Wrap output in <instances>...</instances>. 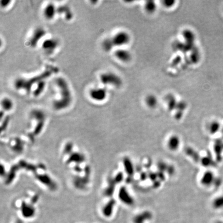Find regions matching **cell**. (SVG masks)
<instances>
[{"instance_id": "9a60e30c", "label": "cell", "mask_w": 223, "mask_h": 223, "mask_svg": "<svg viewBox=\"0 0 223 223\" xmlns=\"http://www.w3.org/2000/svg\"><path fill=\"white\" fill-rule=\"evenodd\" d=\"M115 206V201L114 200L110 201L103 209V213L106 217H111L112 214L113 209Z\"/></svg>"}, {"instance_id": "cb8c5ba5", "label": "cell", "mask_w": 223, "mask_h": 223, "mask_svg": "<svg viewBox=\"0 0 223 223\" xmlns=\"http://www.w3.org/2000/svg\"><path fill=\"white\" fill-rule=\"evenodd\" d=\"M220 129V123L217 121H212L209 126V130L211 134H215Z\"/></svg>"}, {"instance_id": "52a82bcc", "label": "cell", "mask_w": 223, "mask_h": 223, "mask_svg": "<svg viewBox=\"0 0 223 223\" xmlns=\"http://www.w3.org/2000/svg\"><path fill=\"white\" fill-rule=\"evenodd\" d=\"M59 45V42L56 39L49 38L45 39L42 44V49L47 54H52L56 50Z\"/></svg>"}, {"instance_id": "277c9868", "label": "cell", "mask_w": 223, "mask_h": 223, "mask_svg": "<svg viewBox=\"0 0 223 223\" xmlns=\"http://www.w3.org/2000/svg\"><path fill=\"white\" fill-rule=\"evenodd\" d=\"M115 47H122L129 43L131 37L129 34L126 31H120L112 37Z\"/></svg>"}, {"instance_id": "603a6c76", "label": "cell", "mask_w": 223, "mask_h": 223, "mask_svg": "<svg viewBox=\"0 0 223 223\" xmlns=\"http://www.w3.org/2000/svg\"><path fill=\"white\" fill-rule=\"evenodd\" d=\"M212 206L215 209H221L223 208V195L214 199L212 203Z\"/></svg>"}, {"instance_id": "44dd1931", "label": "cell", "mask_w": 223, "mask_h": 223, "mask_svg": "<svg viewBox=\"0 0 223 223\" xmlns=\"http://www.w3.org/2000/svg\"><path fill=\"white\" fill-rule=\"evenodd\" d=\"M1 106L5 111H9L13 107V101L9 98H4L1 101Z\"/></svg>"}, {"instance_id": "7c38bea8", "label": "cell", "mask_w": 223, "mask_h": 223, "mask_svg": "<svg viewBox=\"0 0 223 223\" xmlns=\"http://www.w3.org/2000/svg\"><path fill=\"white\" fill-rule=\"evenodd\" d=\"M215 180L214 174L212 171H207L203 175L200 182L204 186H210V185L214 183Z\"/></svg>"}, {"instance_id": "7402d4cb", "label": "cell", "mask_w": 223, "mask_h": 223, "mask_svg": "<svg viewBox=\"0 0 223 223\" xmlns=\"http://www.w3.org/2000/svg\"><path fill=\"white\" fill-rule=\"evenodd\" d=\"M214 150L217 154V157L220 160L221 158V154L223 151V142L221 140L217 141L215 145Z\"/></svg>"}, {"instance_id": "5b68a950", "label": "cell", "mask_w": 223, "mask_h": 223, "mask_svg": "<svg viewBox=\"0 0 223 223\" xmlns=\"http://www.w3.org/2000/svg\"><path fill=\"white\" fill-rule=\"evenodd\" d=\"M107 91L104 88H94L89 92V96L92 100L97 102L103 101L107 97Z\"/></svg>"}, {"instance_id": "30bf717a", "label": "cell", "mask_w": 223, "mask_h": 223, "mask_svg": "<svg viewBox=\"0 0 223 223\" xmlns=\"http://www.w3.org/2000/svg\"><path fill=\"white\" fill-rule=\"evenodd\" d=\"M118 196L119 200L126 205L131 206L134 203L133 198L125 188H121Z\"/></svg>"}, {"instance_id": "ffe728a7", "label": "cell", "mask_w": 223, "mask_h": 223, "mask_svg": "<svg viewBox=\"0 0 223 223\" xmlns=\"http://www.w3.org/2000/svg\"><path fill=\"white\" fill-rule=\"evenodd\" d=\"M22 212L23 215L25 218H31L34 214L35 210L32 207L25 205L22 206Z\"/></svg>"}, {"instance_id": "6da1fadb", "label": "cell", "mask_w": 223, "mask_h": 223, "mask_svg": "<svg viewBox=\"0 0 223 223\" xmlns=\"http://www.w3.org/2000/svg\"><path fill=\"white\" fill-rule=\"evenodd\" d=\"M55 83L59 89V98L54 101L53 106L56 110L63 109L68 106L72 101L71 91L67 81L64 78L58 77Z\"/></svg>"}, {"instance_id": "8992f818", "label": "cell", "mask_w": 223, "mask_h": 223, "mask_svg": "<svg viewBox=\"0 0 223 223\" xmlns=\"http://www.w3.org/2000/svg\"><path fill=\"white\" fill-rule=\"evenodd\" d=\"M46 34V31L42 27H38L34 31L33 33L29 39V45L30 47L34 48L37 45L39 41Z\"/></svg>"}, {"instance_id": "f1b7e54d", "label": "cell", "mask_w": 223, "mask_h": 223, "mask_svg": "<svg viewBox=\"0 0 223 223\" xmlns=\"http://www.w3.org/2000/svg\"><path fill=\"white\" fill-rule=\"evenodd\" d=\"M10 2H11L10 1H1V6L3 7H6L9 5V4L10 3Z\"/></svg>"}, {"instance_id": "4fadbf2b", "label": "cell", "mask_w": 223, "mask_h": 223, "mask_svg": "<svg viewBox=\"0 0 223 223\" xmlns=\"http://www.w3.org/2000/svg\"><path fill=\"white\" fill-rule=\"evenodd\" d=\"M168 149L172 151L177 150L180 145V139L177 135H172L168 139L167 143Z\"/></svg>"}, {"instance_id": "484cf974", "label": "cell", "mask_w": 223, "mask_h": 223, "mask_svg": "<svg viewBox=\"0 0 223 223\" xmlns=\"http://www.w3.org/2000/svg\"><path fill=\"white\" fill-rule=\"evenodd\" d=\"M212 162H213L211 158H209L208 156H206L205 158H203V159L202 160V164H203V166H211Z\"/></svg>"}, {"instance_id": "83f0119b", "label": "cell", "mask_w": 223, "mask_h": 223, "mask_svg": "<svg viewBox=\"0 0 223 223\" xmlns=\"http://www.w3.org/2000/svg\"><path fill=\"white\" fill-rule=\"evenodd\" d=\"M126 169L129 174H132L133 171V167L132 166V164L129 160H126Z\"/></svg>"}, {"instance_id": "d4e9b609", "label": "cell", "mask_w": 223, "mask_h": 223, "mask_svg": "<svg viewBox=\"0 0 223 223\" xmlns=\"http://www.w3.org/2000/svg\"><path fill=\"white\" fill-rule=\"evenodd\" d=\"M183 36L185 41L188 42H193L195 40V34L190 30H185L183 33Z\"/></svg>"}, {"instance_id": "4dcf8cb0", "label": "cell", "mask_w": 223, "mask_h": 223, "mask_svg": "<svg viewBox=\"0 0 223 223\" xmlns=\"http://www.w3.org/2000/svg\"><path fill=\"white\" fill-rule=\"evenodd\" d=\"M218 223H223V222H221V221H219V222H218Z\"/></svg>"}, {"instance_id": "7a4b0ae2", "label": "cell", "mask_w": 223, "mask_h": 223, "mask_svg": "<svg viewBox=\"0 0 223 223\" xmlns=\"http://www.w3.org/2000/svg\"><path fill=\"white\" fill-rule=\"evenodd\" d=\"M52 72L50 70H47L39 76H36L30 79L19 78L15 82V87L18 90L24 89L27 92H30L34 85L38 83L41 81L44 80L47 77H50Z\"/></svg>"}, {"instance_id": "f546056e", "label": "cell", "mask_w": 223, "mask_h": 223, "mask_svg": "<svg viewBox=\"0 0 223 223\" xmlns=\"http://www.w3.org/2000/svg\"><path fill=\"white\" fill-rule=\"evenodd\" d=\"M16 223H23V222L21 221H16Z\"/></svg>"}, {"instance_id": "e0dca14e", "label": "cell", "mask_w": 223, "mask_h": 223, "mask_svg": "<svg viewBox=\"0 0 223 223\" xmlns=\"http://www.w3.org/2000/svg\"><path fill=\"white\" fill-rule=\"evenodd\" d=\"M36 85V87L33 91V94L34 96H35V97H38L39 96H40L41 94H42V92L45 89V81L44 80L41 81Z\"/></svg>"}, {"instance_id": "3957f363", "label": "cell", "mask_w": 223, "mask_h": 223, "mask_svg": "<svg viewBox=\"0 0 223 223\" xmlns=\"http://www.w3.org/2000/svg\"><path fill=\"white\" fill-rule=\"evenodd\" d=\"M100 80L104 85H111L115 87H120L123 83L119 76L113 72L103 73L100 76Z\"/></svg>"}, {"instance_id": "ac0fdd59", "label": "cell", "mask_w": 223, "mask_h": 223, "mask_svg": "<svg viewBox=\"0 0 223 223\" xmlns=\"http://www.w3.org/2000/svg\"><path fill=\"white\" fill-rule=\"evenodd\" d=\"M115 47L112 38H108L103 40L102 42V47L103 50L106 52H110Z\"/></svg>"}, {"instance_id": "9c48e42d", "label": "cell", "mask_w": 223, "mask_h": 223, "mask_svg": "<svg viewBox=\"0 0 223 223\" xmlns=\"http://www.w3.org/2000/svg\"><path fill=\"white\" fill-rule=\"evenodd\" d=\"M57 13V8L54 4L50 3L44 8L43 15L47 20H52Z\"/></svg>"}, {"instance_id": "8fae6325", "label": "cell", "mask_w": 223, "mask_h": 223, "mask_svg": "<svg viewBox=\"0 0 223 223\" xmlns=\"http://www.w3.org/2000/svg\"><path fill=\"white\" fill-rule=\"evenodd\" d=\"M153 218V214L149 211H145L134 217L133 220V223H145Z\"/></svg>"}, {"instance_id": "4316f807", "label": "cell", "mask_w": 223, "mask_h": 223, "mask_svg": "<svg viewBox=\"0 0 223 223\" xmlns=\"http://www.w3.org/2000/svg\"><path fill=\"white\" fill-rule=\"evenodd\" d=\"M162 3H163V5L166 8H171L174 5L176 1H173V0H166V1H163Z\"/></svg>"}, {"instance_id": "d6986e66", "label": "cell", "mask_w": 223, "mask_h": 223, "mask_svg": "<svg viewBox=\"0 0 223 223\" xmlns=\"http://www.w3.org/2000/svg\"><path fill=\"white\" fill-rule=\"evenodd\" d=\"M156 4L154 1H148L145 2L144 5L145 9L149 13H153L156 10Z\"/></svg>"}, {"instance_id": "2e32d148", "label": "cell", "mask_w": 223, "mask_h": 223, "mask_svg": "<svg viewBox=\"0 0 223 223\" xmlns=\"http://www.w3.org/2000/svg\"><path fill=\"white\" fill-rule=\"evenodd\" d=\"M145 103L148 107L150 108H154L156 107L158 104V99L154 95H149L146 97Z\"/></svg>"}, {"instance_id": "5bb4252c", "label": "cell", "mask_w": 223, "mask_h": 223, "mask_svg": "<svg viewBox=\"0 0 223 223\" xmlns=\"http://www.w3.org/2000/svg\"><path fill=\"white\" fill-rule=\"evenodd\" d=\"M57 13L59 14H64L65 15L66 19L67 20H70L72 19L73 15H72V12L71 9L68 6L63 5L60 6L59 8H57Z\"/></svg>"}, {"instance_id": "ba28073f", "label": "cell", "mask_w": 223, "mask_h": 223, "mask_svg": "<svg viewBox=\"0 0 223 223\" xmlns=\"http://www.w3.org/2000/svg\"><path fill=\"white\" fill-rule=\"evenodd\" d=\"M114 56L116 59L121 62H129L132 59V54L127 49L120 48L114 52Z\"/></svg>"}]
</instances>
